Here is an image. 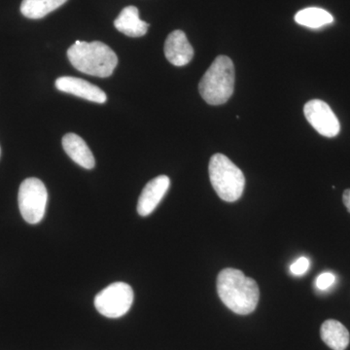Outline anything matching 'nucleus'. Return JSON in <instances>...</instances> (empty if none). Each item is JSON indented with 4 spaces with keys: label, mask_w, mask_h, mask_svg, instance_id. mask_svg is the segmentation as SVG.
<instances>
[{
    "label": "nucleus",
    "mask_w": 350,
    "mask_h": 350,
    "mask_svg": "<svg viewBox=\"0 0 350 350\" xmlns=\"http://www.w3.org/2000/svg\"><path fill=\"white\" fill-rule=\"evenodd\" d=\"M217 293L221 301L237 314L254 312L259 301V287L254 280L246 278L237 269H225L217 278Z\"/></svg>",
    "instance_id": "obj_1"
},
{
    "label": "nucleus",
    "mask_w": 350,
    "mask_h": 350,
    "mask_svg": "<svg viewBox=\"0 0 350 350\" xmlns=\"http://www.w3.org/2000/svg\"><path fill=\"white\" fill-rule=\"evenodd\" d=\"M73 68L85 75L105 78L112 75L118 64V57L107 44L77 40L68 50Z\"/></svg>",
    "instance_id": "obj_2"
},
{
    "label": "nucleus",
    "mask_w": 350,
    "mask_h": 350,
    "mask_svg": "<svg viewBox=\"0 0 350 350\" xmlns=\"http://www.w3.org/2000/svg\"><path fill=\"white\" fill-rule=\"evenodd\" d=\"M234 89V66L232 59L219 56L202 76L199 85L200 96L211 105L227 103Z\"/></svg>",
    "instance_id": "obj_3"
},
{
    "label": "nucleus",
    "mask_w": 350,
    "mask_h": 350,
    "mask_svg": "<svg viewBox=\"0 0 350 350\" xmlns=\"http://www.w3.org/2000/svg\"><path fill=\"white\" fill-rule=\"evenodd\" d=\"M208 172L211 184L220 199L232 202L243 196L245 177L228 157L223 154L211 157Z\"/></svg>",
    "instance_id": "obj_4"
},
{
    "label": "nucleus",
    "mask_w": 350,
    "mask_h": 350,
    "mask_svg": "<svg viewBox=\"0 0 350 350\" xmlns=\"http://www.w3.org/2000/svg\"><path fill=\"white\" fill-rule=\"evenodd\" d=\"M19 208L23 218L29 224H38L45 215L48 192L42 181L38 178H27L19 189Z\"/></svg>",
    "instance_id": "obj_5"
},
{
    "label": "nucleus",
    "mask_w": 350,
    "mask_h": 350,
    "mask_svg": "<svg viewBox=\"0 0 350 350\" xmlns=\"http://www.w3.org/2000/svg\"><path fill=\"white\" fill-rule=\"evenodd\" d=\"M133 303V288L125 282H115L94 298L96 310L108 319H119L130 310Z\"/></svg>",
    "instance_id": "obj_6"
},
{
    "label": "nucleus",
    "mask_w": 350,
    "mask_h": 350,
    "mask_svg": "<svg viewBox=\"0 0 350 350\" xmlns=\"http://www.w3.org/2000/svg\"><path fill=\"white\" fill-rule=\"evenodd\" d=\"M304 113L308 123L323 137H335L340 133V126L337 116L323 100L308 101L304 107Z\"/></svg>",
    "instance_id": "obj_7"
},
{
    "label": "nucleus",
    "mask_w": 350,
    "mask_h": 350,
    "mask_svg": "<svg viewBox=\"0 0 350 350\" xmlns=\"http://www.w3.org/2000/svg\"><path fill=\"white\" fill-rule=\"evenodd\" d=\"M56 88L64 93L73 94L78 98L93 101V103H105L107 100V94L103 90L80 78L71 77V76L57 78Z\"/></svg>",
    "instance_id": "obj_8"
},
{
    "label": "nucleus",
    "mask_w": 350,
    "mask_h": 350,
    "mask_svg": "<svg viewBox=\"0 0 350 350\" xmlns=\"http://www.w3.org/2000/svg\"><path fill=\"white\" fill-rule=\"evenodd\" d=\"M170 180L167 175H160L146 184L138 199L137 213L142 217L150 215L169 190Z\"/></svg>",
    "instance_id": "obj_9"
},
{
    "label": "nucleus",
    "mask_w": 350,
    "mask_h": 350,
    "mask_svg": "<svg viewBox=\"0 0 350 350\" xmlns=\"http://www.w3.org/2000/svg\"><path fill=\"white\" fill-rule=\"evenodd\" d=\"M165 55L170 64L175 66H184L192 61L194 49L183 31H174L165 40Z\"/></svg>",
    "instance_id": "obj_10"
},
{
    "label": "nucleus",
    "mask_w": 350,
    "mask_h": 350,
    "mask_svg": "<svg viewBox=\"0 0 350 350\" xmlns=\"http://www.w3.org/2000/svg\"><path fill=\"white\" fill-rule=\"evenodd\" d=\"M63 147L71 160L86 170L94 169L96 165L93 153L84 139L75 133H68L63 138Z\"/></svg>",
    "instance_id": "obj_11"
},
{
    "label": "nucleus",
    "mask_w": 350,
    "mask_h": 350,
    "mask_svg": "<svg viewBox=\"0 0 350 350\" xmlns=\"http://www.w3.org/2000/svg\"><path fill=\"white\" fill-rule=\"evenodd\" d=\"M114 25L122 33L130 38H142L148 31L149 25L140 20L139 11L135 6H128L121 11Z\"/></svg>",
    "instance_id": "obj_12"
},
{
    "label": "nucleus",
    "mask_w": 350,
    "mask_h": 350,
    "mask_svg": "<svg viewBox=\"0 0 350 350\" xmlns=\"http://www.w3.org/2000/svg\"><path fill=\"white\" fill-rule=\"evenodd\" d=\"M321 338L333 350H345L349 347V332L337 320H326L321 326Z\"/></svg>",
    "instance_id": "obj_13"
},
{
    "label": "nucleus",
    "mask_w": 350,
    "mask_h": 350,
    "mask_svg": "<svg viewBox=\"0 0 350 350\" xmlns=\"http://www.w3.org/2000/svg\"><path fill=\"white\" fill-rule=\"evenodd\" d=\"M66 1L68 0H23L21 12L29 19H42Z\"/></svg>",
    "instance_id": "obj_14"
},
{
    "label": "nucleus",
    "mask_w": 350,
    "mask_h": 350,
    "mask_svg": "<svg viewBox=\"0 0 350 350\" xmlns=\"http://www.w3.org/2000/svg\"><path fill=\"white\" fill-rule=\"evenodd\" d=\"M295 21L299 25L310 29H319L334 22L333 16L326 10L317 7L303 9L295 15Z\"/></svg>",
    "instance_id": "obj_15"
},
{
    "label": "nucleus",
    "mask_w": 350,
    "mask_h": 350,
    "mask_svg": "<svg viewBox=\"0 0 350 350\" xmlns=\"http://www.w3.org/2000/svg\"><path fill=\"white\" fill-rule=\"evenodd\" d=\"M310 262L306 257H300L296 260L290 267V271L294 275L300 276L305 275L310 269Z\"/></svg>",
    "instance_id": "obj_16"
},
{
    "label": "nucleus",
    "mask_w": 350,
    "mask_h": 350,
    "mask_svg": "<svg viewBox=\"0 0 350 350\" xmlns=\"http://www.w3.org/2000/svg\"><path fill=\"white\" fill-rule=\"evenodd\" d=\"M336 282V276L332 273H323L317 278V287L319 290H327Z\"/></svg>",
    "instance_id": "obj_17"
},
{
    "label": "nucleus",
    "mask_w": 350,
    "mask_h": 350,
    "mask_svg": "<svg viewBox=\"0 0 350 350\" xmlns=\"http://www.w3.org/2000/svg\"><path fill=\"white\" fill-rule=\"evenodd\" d=\"M342 200H344V204L347 207V211L350 213V189L345 191L344 196H342Z\"/></svg>",
    "instance_id": "obj_18"
},
{
    "label": "nucleus",
    "mask_w": 350,
    "mask_h": 350,
    "mask_svg": "<svg viewBox=\"0 0 350 350\" xmlns=\"http://www.w3.org/2000/svg\"><path fill=\"white\" fill-rule=\"evenodd\" d=\"M0 155H1V149H0Z\"/></svg>",
    "instance_id": "obj_19"
}]
</instances>
